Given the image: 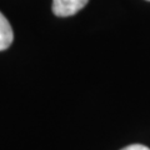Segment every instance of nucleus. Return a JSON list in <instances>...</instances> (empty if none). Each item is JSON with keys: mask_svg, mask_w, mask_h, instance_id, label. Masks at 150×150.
<instances>
[{"mask_svg": "<svg viewBox=\"0 0 150 150\" xmlns=\"http://www.w3.org/2000/svg\"><path fill=\"white\" fill-rule=\"evenodd\" d=\"M89 0H53V13L59 18L71 16L81 10Z\"/></svg>", "mask_w": 150, "mask_h": 150, "instance_id": "1", "label": "nucleus"}, {"mask_svg": "<svg viewBox=\"0 0 150 150\" xmlns=\"http://www.w3.org/2000/svg\"><path fill=\"white\" fill-rule=\"evenodd\" d=\"M121 150H150V148L142 145V144H133V145H129V146H125Z\"/></svg>", "mask_w": 150, "mask_h": 150, "instance_id": "3", "label": "nucleus"}, {"mask_svg": "<svg viewBox=\"0 0 150 150\" xmlns=\"http://www.w3.org/2000/svg\"><path fill=\"white\" fill-rule=\"evenodd\" d=\"M14 40V33L10 23L0 13V51L6 50Z\"/></svg>", "mask_w": 150, "mask_h": 150, "instance_id": "2", "label": "nucleus"}, {"mask_svg": "<svg viewBox=\"0 0 150 150\" xmlns=\"http://www.w3.org/2000/svg\"><path fill=\"white\" fill-rule=\"evenodd\" d=\"M148 1H150V0H148Z\"/></svg>", "mask_w": 150, "mask_h": 150, "instance_id": "4", "label": "nucleus"}]
</instances>
